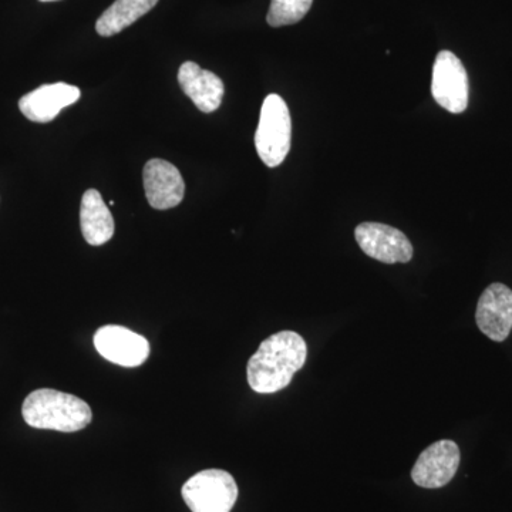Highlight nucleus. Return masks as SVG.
Returning <instances> with one entry per match:
<instances>
[{"instance_id": "obj_13", "label": "nucleus", "mask_w": 512, "mask_h": 512, "mask_svg": "<svg viewBox=\"0 0 512 512\" xmlns=\"http://www.w3.org/2000/svg\"><path fill=\"white\" fill-rule=\"evenodd\" d=\"M80 225L87 244L93 247L109 242L114 235V218L97 190H87L80 207Z\"/></svg>"}, {"instance_id": "obj_5", "label": "nucleus", "mask_w": 512, "mask_h": 512, "mask_svg": "<svg viewBox=\"0 0 512 512\" xmlns=\"http://www.w3.org/2000/svg\"><path fill=\"white\" fill-rule=\"evenodd\" d=\"M431 94L439 106L453 114L468 107V76L463 62L453 52L441 50L433 66Z\"/></svg>"}, {"instance_id": "obj_2", "label": "nucleus", "mask_w": 512, "mask_h": 512, "mask_svg": "<svg viewBox=\"0 0 512 512\" xmlns=\"http://www.w3.org/2000/svg\"><path fill=\"white\" fill-rule=\"evenodd\" d=\"M23 419L33 429L74 433L92 423L89 404L73 394L40 389L26 397L22 407Z\"/></svg>"}, {"instance_id": "obj_1", "label": "nucleus", "mask_w": 512, "mask_h": 512, "mask_svg": "<svg viewBox=\"0 0 512 512\" xmlns=\"http://www.w3.org/2000/svg\"><path fill=\"white\" fill-rule=\"evenodd\" d=\"M308 357V346L299 333L282 330L261 343L249 359V387L256 393L271 394L285 389Z\"/></svg>"}, {"instance_id": "obj_3", "label": "nucleus", "mask_w": 512, "mask_h": 512, "mask_svg": "<svg viewBox=\"0 0 512 512\" xmlns=\"http://www.w3.org/2000/svg\"><path fill=\"white\" fill-rule=\"evenodd\" d=\"M292 120L285 100L278 94H269L262 104L255 147L258 156L269 168L284 163L291 150Z\"/></svg>"}, {"instance_id": "obj_7", "label": "nucleus", "mask_w": 512, "mask_h": 512, "mask_svg": "<svg viewBox=\"0 0 512 512\" xmlns=\"http://www.w3.org/2000/svg\"><path fill=\"white\" fill-rule=\"evenodd\" d=\"M94 346L114 365L138 367L150 356V343L144 336L123 326L109 325L97 330Z\"/></svg>"}, {"instance_id": "obj_14", "label": "nucleus", "mask_w": 512, "mask_h": 512, "mask_svg": "<svg viewBox=\"0 0 512 512\" xmlns=\"http://www.w3.org/2000/svg\"><path fill=\"white\" fill-rule=\"evenodd\" d=\"M157 3L158 0H116L97 20V33L103 37L117 35L147 15Z\"/></svg>"}, {"instance_id": "obj_10", "label": "nucleus", "mask_w": 512, "mask_h": 512, "mask_svg": "<svg viewBox=\"0 0 512 512\" xmlns=\"http://www.w3.org/2000/svg\"><path fill=\"white\" fill-rule=\"evenodd\" d=\"M144 190L151 207L164 211L184 200L185 184L180 171L168 161L154 158L144 167Z\"/></svg>"}, {"instance_id": "obj_4", "label": "nucleus", "mask_w": 512, "mask_h": 512, "mask_svg": "<svg viewBox=\"0 0 512 512\" xmlns=\"http://www.w3.org/2000/svg\"><path fill=\"white\" fill-rule=\"evenodd\" d=\"M183 498L192 512H231L237 503L238 485L224 470H204L184 484Z\"/></svg>"}, {"instance_id": "obj_8", "label": "nucleus", "mask_w": 512, "mask_h": 512, "mask_svg": "<svg viewBox=\"0 0 512 512\" xmlns=\"http://www.w3.org/2000/svg\"><path fill=\"white\" fill-rule=\"evenodd\" d=\"M460 458V448L454 441H436L417 458L412 471L414 483L430 490L444 487L456 476Z\"/></svg>"}, {"instance_id": "obj_6", "label": "nucleus", "mask_w": 512, "mask_h": 512, "mask_svg": "<svg viewBox=\"0 0 512 512\" xmlns=\"http://www.w3.org/2000/svg\"><path fill=\"white\" fill-rule=\"evenodd\" d=\"M355 237L367 256L383 264H407L412 261L413 245L409 238L390 225L363 222L356 228Z\"/></svg>"}, {"instance_id": "obj_11", "label": "nucleus", "mask_w": 512, "mask_h": 512, "mask_svg": "<svg viewBox=\"0 0 512 512\" xmlns=\"http://www.w3.org/2000/svg\"><path fill=\"white\" fill-rule=\"evenodd\" d=\"M82 97L79 87L67 83L45 84L33 90L19 101L23 116L35 123H49L59 116L60 111L79 101Z\"/></svg>"}, {"instance_id": "obj_16", "label": "nucleus", "mask_w": 512, "mask_h": 512, "mask_svg": "<svg viewBox=\"0 0 512 512\" xmlns=\"http://www.w3.org/2000/svg\"><path fill=\"white\" fill-rule=\"evenodd\" d=\"M40 2H56V0H40Z\"/></svg>"}, {"instance_id": "obj_12", "label": "nucleus", "mask_w": 512, "mask_h": 512, "mask_svg": "<svg viewBox=\"0 0 512 512\" xmlns=\"http://www.w3.org/2000/svg\"><path fill=\"white\" fill-rule=\"evenodd\" d=\"M178 83L202 113L220 109L225 86L217 74L202 69L197 63L185 62L178 70Z\"/></svg>"}, {"instance_id": "obj_15", "label": "nucleus", "mask_w": 512, "mask_h": 512, "mask_svg": "<svg viewBox=\"0 0 512 512\" xmlns=\"http://www.w3.org/2000/svg\"><path fill=\"white\" fill-rule=\"evenodd\" d=\"M313 0H271L268 25L272 28L295 25L301 22L312 8Z\"/></svg>"}, {"instance_id": "obj_9", "label": "nucleus", "mask_w": 512, "mask_h": 512, "mask_svg": "<svg viewBox=\"0 0 512 512\" xmlns=\"http://www.w3.org/2000/svg\"><path fill=\"white\" fill-rule=\"evenodd\" d=\"M478 329L494 342H504L512 330V291L504 284H491L478 299Z\"/></svg>"}]
</instances>
